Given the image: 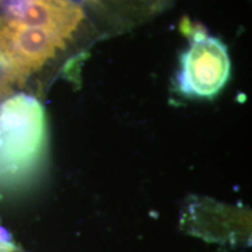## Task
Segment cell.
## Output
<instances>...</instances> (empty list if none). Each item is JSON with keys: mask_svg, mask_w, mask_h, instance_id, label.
Wrapping results in <instances>:
<instances>
[{"mask_svg": "<svg viewBox=\"0 0 252 252\" xmlns=\"http://www.w3.org/2000/svg\"><path fill=\"white\" fill-rule=\"evenodd\" d=\"M83 9L72 0H8L1 21L39 27L67 41L80 26Z\"/></svg>", "mask_w": 252, "mask_h": 252, "instance_id": "4", "label": "cell"}, {"mask_svg": "<svg viewBox=\"0 0 252 252\" xmlns=\"http://www.w3.org/2000/svg\"><path fill=\"white\" fill-rule=\"evenodd\" d=\"M229 76L230 59L224 43L202 31H194L190 46L180 59L179 90L191 98H213Z\"/></svg>", "mask_w": 252, "mask_h": 252, "instance_id": "2", "label": "cell"}, {"mask_svg": "<svg viewBox=\"0 0 252 252\" xmlns=\"http://www.w3.org/2000/svg\"><path fill=\"white\" fill-rule=\"evenodd\" d=\"M0 5H1V0H0Z\"/></svg>", "mask_w": 252, "mask_h": 252, "instance_id": "5", "label": "cell"}, {"mask_svg": "<svg viewBox=\"0 0 252 252\" xmlns=\"http://www.w3.org/2000/svg\"><path fill=\"white\" fill-rule=\"evenodd\" d=\"M64 47L53 32L0 20V65L9 81H25Z\"/></svg>", "mask_w": 252, "mask_h": 252, "instance_id": "3", "label": "cell"}, {"mask_svg": "<svg viewBox=\"0 0 252 252\" xmlns=\"http://www.w3.org/2000/svg\"><path fill=\"white\" fill-rule=\"evenodd\" d=\"M47 122L36 98L18 94L0 105V186L15 187L39 168L46 150Z\"/></svg>", "mask_w": 252, "mask_h": 252, "instance_id": "1", "label": "cell"}]
</instances>
